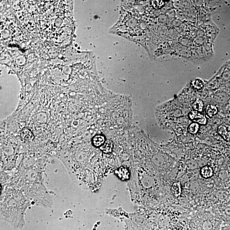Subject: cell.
I'll use <instances>...</instances> for the list:
<instances>
[{
  "mask_svg": "<svg viewBox=\"0 0 230 230\" xmlns=\"http://www.w3.org/2000/svg\"><path fill=\"white\" fill-rule=\"evenodd\" d=\"M1 204L2 219L14 227H22L25 213L29 205V201L22 190L15 187L9 188L5 191Z\"/></svg>",
  "mask_w": 230,
  "mask_h": 230,
  "instance_id": "6da1fadb",
  "label": "cell"
},
{
  "mask_svg": "<svg viewBox=\"0 0 230 230\" xmlns=\"http://www.w3.org/2000/svg\"><path fill=\"white\" fill-rule=\"evenodd\" d=\"M189 116L190 120L199 124L204 125L207 123V120L206 117L197 111H192L189 113Z\"/></svg>",
  "mask_w": 230,
  "mask_h": 230,
  "instance_id": "7a4b0ae2",
  "label": "cell"
},
{
  "mask_svg": "<svg viewBox=\"0 0 230 230\" xmlns=\"http://www.w3.org/2000/svg\"><path fill=\"white\" fill-rule=\"evenodd\" d=\"M116 174L119 178L122 180L128 179L130 175L128 169L123 167L117 170Z\"/></svg>",
  "mask_w": 230,
  "mask_h": 230,
  "instance_id": "3957f363",
  "label": "cell"
},
{
  "mask_svg": "<svg viewBox=\"0 0 230 230\" xmlns=\"http://www.w3.org/2000/svg\"><path fill=\"white\" fill-rule=\"evenodd\" d=\"M200 173L202 177L206 179H208L213 176L214 172L213 169L211 167L206 166L201 168Z\"/></svg>",
  "mask_w": 230,
  "mask_h": 230,
  "instance_id": "277c9868",
  "label": "cell"
},
{
  "mask_svg": "<svg viewBox=\"0 0 230 230\" xmlns=\"http://www.w3.org/2000/svg\"><path fill=\"white\" fill-rule=\"evenodd\" d=\"M113 148V142L110 140L106 141L104 144L100 147L101 150L105 153H110L112 152Z\"/></svg>",
  "mask_w": 230,
  "mask_h": 230,
  "instance_id": "5b68a950",
  "label": "cell"
},
{
  "mask_svg": "<svg viewBox=\"0 0 230 230\" xmlns=\"http://www.w3.org/2000/svg\"><path fill=\"white\" fill-rule=\"evenodd\" d=\"M218 111L217 108L214 105H208L206 108V114L210 117L217 114Z\"/></svg>",
  "mask_w": 230,
  "mask_h": 230,
  "instance_id": "8992f818",
  "label": "cell"
},
{
  "mask_svg": "<svg viewBox=\"0 0 230 230\" xmlns=\"http://www.w3.org/2000/svg\"><path fill=\"white\" fill-rule=\"evenodd\" d=\"M93 142L94 146L97 147L102 146L105 142L104 137L102 135H96L93 138Z\"/></svg>",
  "mask_w": 230,
  "mask_h": 230,
  "instance_id": "52a82bcc",
  "label": "cell"
},
{
  "mask_svg": "<svg viewBox=\"0 0 230 230\" xmlns=\"http://www.w3.org/2000/svg\"><path fill=\"white\" fill-rule=\"evenodd\" d=\"M192 107L193 109L197 111L198 112H202L203 110L204 107L203 102L202 100L197 99L192 104Z\"/></svg>",
  "mask_w": 230,
  "mask_h": 230,
  "instance_id": "ba28073f",
  "label": "cell"
},
{
  "mask_svg": "<svg viewBox=\"0 0 230 230\" xmlns=\"http://www.w3.org/2000/svg\"><path fill=\"white\" fill-rule=\"evenodd\" d=\"M200 126L196 123H193L189 126L188 131L189 133L191 134H196L198 131Z\"/></svg>",
  "mask_w": 230,
  "mask_h": 230,
  "instance_id": "9c48e42d",
  "label": "cell"
},
{
  "mask_svg": "<svg viewBox=\"0 0 230 230\" xmlns=\"http://www.w3.org/2000/svg\"><path fill=\"white\" fill-rule=\"evenodd\" d=\"M21 136L24 139L27 140H29L33 138V134L28 129H25L22 131L21 132Z\"/></svg>",
  "mask_w": 230,
  "mask_h": 230,
  "instance_id": "30bf717a",
  "label": "cell"
},
{
  "mask_svg": "<svg viewBox=\"0 0 230 230\" xmlns=\"http://www.w3.org/2000/svg\"><path fill=\"white\" fill-rule=\"evenodd\" d=\"M181 188L179 184L176 183H175L173 186V191L174 194L176 195H178L180 193Z\"/></svg>",
  "mask_w": 230,
  "mask_h": 230,
  "instance_id": "8fae6325",
  "label": "cell"
},
{
  "mask_svg": "<svg viewBox=\"0 0 230 230\" xmlns=\"http://www.w3.org/2000/svg\"><path fill=\"white\" fill-rule=\"evenodd\" d=\"M152 4L154 6V8H158L163 6L164 3L162 1H153Z\"/></svg>",
  "mask_w": 230,
  "mask_h": 230,
  "instance_id": "7c38bea8",
  "label": "cell"
},
{
  "mask_svg": "<svg viewBox=\"0 0 230 230\" xmlns=\"http://www.w3.org/2000/svg\"><path fill=\"white\" fill-rule=\"evenodd\" d=\"M195 86L196 87L198 88H202L203 86V83L201 81L199 80L196 81L195 82Z\"/></svg>",
  "mask_w": 230,
  "mask_h": 230,
  "instance_id": "4fadbf2b",
  "label": "cell"
},
{
  "mask_svg": "<svg viewBox=\"0 0 230 230\" xmlns=\"http://www.w3.org/2000/svg\"><path fill=\"white\" fill-rule=\"evenodd\" d=\"M230 88V85H229V88Z\"/></svg>",
  "mask_w": 230,
  "mask_h": 230,
  "instance_id": "5bb4252c",
  "label": "cell"
}]
</instances>
